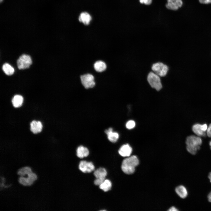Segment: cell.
<instances>
[{"label":"cell","instance_id":"cell-1","mask_svg":"<svg viewBox=\"0 0 211 211\" xmlns=\"http://www.w3.org/2000/svg\"><path fill=\"white\" fill-rule=\"evenodd\" d=\"M186 143L187 151L191 154L195 155L200 148L202 140L200 137L191 135L187 137Z\"/></svg>","mask_w":211,"mask_h":211},{"label":"cell","instance_id":"cell-2","mask_svg":"<svg viewBox=\"0 0 211 211\" xmlns=\"http://www.w3.org/2000/svg\"><path fill=\"white\" fill-rule=\"evenodd\" d=\"M139 163V160L136 156L127 157L122 161L121 165L122 170L126 174H132L134 172L135 168Z\"/></svg>","mask_w":211,"mask_h":211},{"label":"cell","instance_id":"cell-3","mask_svg":"<svg viewBox=\"0 0 211 211\" xmlns=\"http://www.w3.org/2000/svg\"><path fill=\"white\" fill-rule=\"evenodd\" d=\"M147 80L151 87L156 91H159L162 89V85L160 77L153 72H151L149 73Z\"/></svg>","mask_w":211,"mask_h":211},{"label":"cell","instance_id":"cell-4","mask_svg":"<svg viewBox=\"0 0 211 211\" xmlns=\"http://www.w3.org/2000/svg\"><path fill=\"white\" fill-rule=\"evenodd\" d=\"M80 81L83 86L86 89L92 88L96 84L95 77L90 73H86L80 76Z\"/></svg>","mask_w":211,"mask_h":211},{"label":"cell","instance_id":"cell-5","mask_svg":"<svg viewBox=\"0 0 211 211\" xmlns=\"http://www.w3.org/2000/svg\"><path fill=\"white\" fill-rule=\"evenodd\" d=\"M151 69L153 72L160 77L165 76L169 71L168 67L162 62H159L153 64Z\"/></svg>","mask_w":211,"mask_h":211},{"label":"cell","instance_id":"cell-6","mask_svg":"<svg viewBox=\"0 0 211 211\" xmlns=\"http://www.w3.org/2000/svg\"><path fill=\"white\" fill-rule=\"evenodd\" d=\"M32 63L30 57L23 54L20 56L17 61V65L19 69H25L29 67Z\"/></svg>","mask_w":211,"mask_h":211},{"label":"cell","instance_id":"cell-7","mask_svg":"<svg viewBox=\"0 0 211 211\" xmlns=\"http://www.w3.org/2000/svg\"><path fill=\"white\" fill-rule=\"evenodd\" d=\"M27 177L20 176L18 178L20 183L24 186H30L37 179V176L32 171L27 175Z\"/></svg>","mask_w":211,"mask_h":211},{"label":"cell","instance_id":"cell-8","mask_svg":"<svg viewBox=\"0 0 211 211\" xmlns=\"http://www.w3.org/2000/svg\"><path fill=\"white\" fill-rule=\"evenodd\" d=\"M208 126L206 124H201L197 123L193 125L192 130L193 132L197 136L200 137H205L206 135Z\"/></svg>","mask_w":211,"mask_h":211},{"label":"cell","instance_id":"cell-9","mask_svg":"<svg viewBox=\"0 0 211 211\" xmlns=\"http://www.w3.org/2000/svg\"><path fill=\"white\" fill-rule=\"evenodd\" d=\"M79 168L84 173H89L94 170L95 166L92 162L83 160L80 162Z\"/></svg>","mask_w":211,"mask_h":211},{"label":"cell","instance_id":"cell-10","mask_svg":"<svg viewBox=\"0 0 211 211\" xmlns=\"http://www.w3.org/2000/svg\"><path fill=\"white\" fill-rule=\"evenodd\" d=\"M167 1L166 5V8L171 10H176L183 5L182 0H167Z\"/></svg>","mask_w":211,"mask_h":211},{"label":"cell","instance_id":"cell-11","mask_svg":"<svg viewBox=\"0 0 211 211\" xmlns=\"http://www.w3.org/2000/svg\"><path fill=\"white\" fill-rule=\"evenodd\" d=\"M93 68L96 72L100 73L106 71L107 69V65L104 61L98 60L94 62Z\"/></svg>","mask_w":211,"mask_h":211},{"label":"cell","instance_id":"cell-12","mask_svg":"<svg viewBox=\"0 0 211 211\" xmlns=\"http://www.w3.org/2000/svg\"><path fill=\"white\" fill-rule=\"evenodd\" d=\"M132 151L131 147L128 144H126L121 146L118 150V153L122 156L128 157L130 156Z\"/></svg>","mask_w":211,"mask_h":211},{"label":"cell","instance_id":"cell-13","mask_svg":"<svg viewBox=\"0 0 211 211\" xmlns=\"http://www.w3.org/2000/svg\"><path fill=\"white\" fill-rule=\"evenodd\" d=\"M107 134L108 139L111 142L115 143L118 139L119 137L118 133L115 132H113V128L110 127L105 131Z\"/></svg>","mask_w":211,"mask_h":211},{"label":"cell","instance_id":"cell-14","mask_svg":"<svg viewBox=\"0 0 211 211\" xmlns=\"http://www.w3.org/2000/svg\"><path fill=\"white\" fill-rule=\"evenodd\" d=\"M30 130L34 134L40 132L42 129V125L39 121H33L30 123Z\"/></svg>","mask_w":211,"mask_h":211},{"label":"cell","instance_id":"cell-15","mask_svg":"<svg viewBox=\"0 0 211 211\" xmlns=\"http://www.w3.org/2000/svg\"><path fill=\"white\" fill-rule=\"evenodd\" d=\"M89 154L88 148L82 145L79 146L76 150V155L80 158H83L87 156Z\"/></svg>","mask_w":211,"mask_h":211},{"label":"cell","instance_id":"cell-16","mask_svg":"<svg viewBox=\"0 0 211 211\" xmlns=\"http://www.w3.org/2000/svg\"><path fill=\"white\" fill-rule=\"evenodd\" d=\"M91 20L90 15L86 12L81 13L79 16V22L83 23L84 25H87L89 24Z\"/></svg>","mask_w":211,"mask_h":211},{"label":"cell","instance_id":"cell-17","mask_svg":"<svg viewBox=\"0 0 211 211\" xmlns=\"http://www.w3.org/2000/svg\"><path fill=\"white\" fill-rule=\"evenodd\" d=\"M107 174L106 169L102 167L97 169L94 172V175L96 178L103 180L105 179Z\"/></svg>","mask_w":211,"mask_h":211},{"label":"cell","instance_id":"cell-18","mask_svg":"<svg viewBox=\"0 0 211 211\" xmlns=\"http://www.w3.org/2000/svg\"><path fill=\"white\" fill-rule=\"evenodd\" d=\"M175 191L178 195L182 198H185L187 196V190L183 186L180 185L176 187Z\"/></svg>","mask_w":211,"mask_h":211},{"label":"cell","instance_id":"cell-19","mask_svg":"<svg viewBox=\"0 0 211 211\" xmlns=\"http://www.w3.org/2000/svg\"><path fill=\"white\" fill-rule=\"evenodd\" d=\"M23 101V97L20 95H15L12 100L13 106L15 108H18L22 105Z\"/></svg>","mask_w":211,"mask_h":211},{"label":"cell","instance_id":"cell-20","mask_svg":"<svg viewBox=\"0 0 211 211\" xmlns=\"http://www.w3.org/2000/svg\"><path fill=\"white\" fill-rule=\"evenodd\" d=\"M112 186L111 181L108 179H105L104 181L99 186V188L101 189L106 192L111 189Z\"/></svg>","mask_w":211,"mask_h":211},{"label":"cell","instance_id":"cell-21","mask_svg":"<svg viewBox=\"0 0 211 211\" xmlns=\"http://www.w3.org/2000/svg\"><path fill=\"white\" fill-rule=\"evenodd\" d=\"M2 69L4 72L8 75L13 74L14 72L13 68L7 63H5L3 64Z\"/></svg>","mask_w":211,"mask_h":211},{"label":"cell","instance_id":"cell-22","mask_svg":"<svg viewBox=\"0 0 211 211\" xmlns=\"http://www.w3.org/2000/svg\"><path fill=\"white\" fill-rule=\"evenodd\" d=\"M32 172V169L30 167L24 166L18 170L17 172V174L20 176H25Z\"/></svg>","mask_w":211,"mask_h":211},{"label":"cell","instance_id":"cell-23","mask_svg":"<svg viewBox=\"0 0 211 211\" xmlns=\"http://www.w3.org/2000/svg\"><path fill=\"white\" fill-rule=\"evenodd\" d=\"M135 122L133 120H130L126 123V127L127 128L130 129L133 128L135 127Z\"/></svg>","mask_w":211,"mask_h":211},{"label":"cell","instance_id":"cell-24","mask_svg":"<svg viewBox=\"0 0 211 211\" xmlns=\"http://www.w3.org/2000/svg\"><path fill=\"white\" fill-rule=\"evenodd\" d=\"M105 180L96 178L94 181V184L96 186H99L101 185Z\"/></svg>","mask_w":211,"mask_h":211},{"label":"cell","instance_id":"cell-25","mask_svg":"<svg viewBox=\"0 0 211 211\" xmlns=\"http://www.w3.org/2000/svg\"><path fill=\"white\" fill-rule=\"evenodd\" d=\"M141 4H144L147 5H149L152 2V0H139Z\"/></svg>","mask_w":211,"mask_h":211},{"label":"cell","instance_id":"cell-26","mask_svg":"<svg viewBox=\"0 0 211 211\" xmlns=\"http://www.w3.org/2000/svg\"><path fill=\"white\" fill-rule=\"evenodd\" d=\"M206 134L209 137H211V123L210 124L208 127Z\"/></svg>","mask_w":211,"mask_h":211},{"label":"cell","instance_id":"cell-27","mask_svg":"<svg viewBox=\"0 0 211 211\" xmlns=\"http://www.w3.org/2000/svg\"><path fill=\"white\" fill-rule=\"evenodd\" d=\"M200 2L202 4H206L211 3V0H199Z\"/></svg>","mask_w":211,"mask_h":211},{"label":"cell","instance_id":"cell-28","mask_svg":"<svg viewBox=\"0 0 211 211\" xmlns=\"http://www.w3.org/2000/svg\"><path fill=\"white\" fill-rule=\"evenodd\" d=\"M178 210L174 206L172 207L168 210L169 211H177Z\"/></svg>","mask_w":211,"mask_h":211},{"label":"cell","instance_id":"cell-29","mask_svg":"<svg viewBox=\"0 0 211 211\" xmlns=\"http://www.w3.org/2000/svg\"><path fill=\"white\" fill-rule=\"evenodd\" d=\"M207 198L209 202H211V191L208 195Z\"/></svg>","mask_w":211,"mask_h":211},{"label":"cell","instance_id":"cell-30","mask_svg":"<svg viewBox=\"0 0 211 211\" xmlns=\"http://www.w3.org/2000/svg\"><path fill=\"white\" fill-rule=\"evenodd\" d=\"M208 178L210 179V182L211 183V172H210L209 174Z\"/></svg>","mask_w":211,"mask_h":211},{"label":"cell","instance_id":"cell-31","mask_svg":"<svg viewBox=\"0 0 211 211\" xmlns=\"http://www.w3.org/2000/svg\"><path fill=\"white\" fill-rule=\"evenodd\" d=\"M209 145L210 146V149L211 150V140L209 142Z\"/></svg>","mask_w":211,"mask_h":211},{"label":"cell","instance_id":"cell-32","mask_svg":"<svg viewBox=\"0 0 211 211\" xmlns=\"http://www.w3.org/2000/svg\"><path fill=\"white\" fill-rule=\"evenodd\" d=\"M0 2H1L2 1V0H0Z\"/></svg>","mask_w":211,"mask_h":211}]
</instances>
